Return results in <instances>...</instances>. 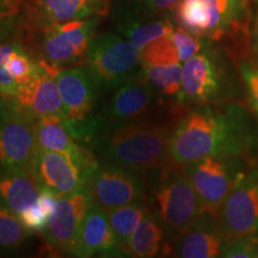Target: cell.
Segmentation results:
<instances>
[{"mask_svg": "<svg viewBox=\"0 0 258 258\" xmlns=\"http://www.w3.org/2000/svg\"><path fill=\"white\" fill-rule=\"evenodd\" d=\"M97 22L98 17L92 16L43 28L21 25L16 38L55 77L61 69L86 64Z\"/></svg>", "mask_w": 258, "mask_h": 258, "instance_id": "obj_4", "label": "cell"}, {"mask_svg": "<svg viewBox=\"0 0 258 258\" xmlns=\"http://www.w3.org/2000/svg\"><path fill=\"white\" fill-rule=\"evenodd\" d=\"M57 198L55 192L48 188H41L36 202L19 214L22 224L27 230L32 232H42L47 227L49 219L55 211Z\"/></svg>", "mask_w": 258, "mask_h": 258, "instance_id": "obj_25", "label": "cell"}, {"mask_svg": "<svg viewBox=\"0 0 258 258\" xmlns=\"http://www.w3.org/2000/svg\"><path fill=\"white\" fill-rule=\"evenodd\" d=\"M102 88L114 89L143 70L141 49L111 32L93 38L88 62Z\"/></svg>", "mask_w": 258, "mask_h": 258, "instance_id": "obj_8", "label": "cell"}, {"mask_svg": "<svg viewBox=\"0 0 258 258\" xmlns=\"http://www.w3.org/2000/svg\"><path fill=\"white\" fill-rule=\"evenodd\" d=\"M71 256H123L116 241L108 213L97 203H90Z\"/></svg>", "mask_w": 258, "mask_h": 258, "instance_id": "obj_18", "label": "cell"}, {"mask_svg": "<svg viewBox=\"0 0 258 258\" xmlns=\"http://www.w3.org/2000/svg\"><path fill=\"white\" fill-rule=\"evenodd\" d=\"M41 185L31 172L0 166V203L19 217L36 202Z\"/></svg>", "mask_w": 258, "mask_h": 258, "instance_id": "obj_21", "label": "cell"}, {"mask_svg": "<svg viewBox=\"0 0 258 258\" xmlns=\"http://www.w3.org/2000/svg\"><path fill=\"white\" fill-rule=\"evenodd\" d=\"M92 172L62 153L42 148H38L32 169L41 188L50 189L57 196L85 190Z\"/></svg>", "mask_w": 258, "mask_h": 258, "instance_id": "obj_15", "label": "cell"}, {"mask_svg": "<svg viewBox=\"0 0 258 258\" xmlns=\"http://www.w3.org/2000/svg\"><path fill=\"white\" fill-rule=\"evenodd\" d=\"M220 257L226 258H258V235H241L225 240Z\"/></svg>", "mask_w": 258, "mask_h": 258, "instance_id": "obj_32", "label": "cell"}, {"mask_svg": "<svg viewBox=\"0 0 258 258\" xmlns=\"http://www.w3.org/2000/svg\"><path fill=\"white\" fill-rule=\"evenodd\" d=\"M6 104L35 121L47 115L63 114L55 77L41 64L34 78L22 86L15 98Z\"/></svg>", "mask_w": 258, "mask_h": 258, "instance_id": "obj_16", "label": "cell"}, {"mask_svg": "<svg viewBox=\"0 0 258 258\" xmlns=\"http://www.w3.org/2000/svg\"><path fill=\"white\" fill-rule=\"evenodd\" d=\"M170 123L139 121L111 125L93 139L96 150L105 164L117 165L140 173L153 175L171 165Z\"/></svg>", "mask_w": 258, "mask_h": 258, "instance_id": "obj_3", "label": "cell"}, {"mask_svg": "<svg viewBox=\"0 0 258 258\" xmlns=\"http://www.w3.org/2000/svg\"><path fill=\"white\" fill-rule=\"evenodd\" d=\"M37 152L35 120L0 98V166L32 173Z\"/></svg>", "mask_w": 258, "mask_h": 258, "instance_id": "obj_11", "label": "cell"}, {"mask_svg": "<svg viewBox=\"0 0 258 258\" xmlns=\"http://www.w3.org/2000/svg\"><path fill=\"white\" fill-rule=\"evenodd\" d=\"M150 211V206L146 203V200H144V201L129 203V205L112 209L110 212H106L116 241L123 253L129 238L132 237L135 228Z\"/></svg>", "mask_w": 258, "mask_h": 258, "instance_id": "obj_23", "label": "cell"}, {"mask_svg": "<svg viewBox=\"0 0 258 258\" xmlns=\"http://www.w3.org/2000/svg\"><path fill=\"white\" fill-rule=\"evenodd\" d=\"M157 176L151 196L153 213L164 232L177 238L202 214L201 202L183 167L169 165Z\"/></svg>", "mask_w": 258, "mask_h": 258, "instance_id": "obj_5", "label": "cell"}, {"mask_svg": "<svg viewBox=\"0 0 258 258\" xmlns=\"http://www.w3.org/2000/svg\"><path fill=\"white\" fill-rule=\"evenodd\" d=\"M158 91L145 77L144 71L114 88V92L99 112L101 131L122 123L150 120L159 111ZM97 137V135H96Z\"/></svg>", "mask_w": 258, "mask_h": 258, "instance_id": "obj_10", "label": "cell"}, {"mask_svg": "<svg viewBox=\"0 0 258 258\" xmlns=\"http://www.w3.org/2000/svg\"><path fill=\"white\" fill-rule=\"evenodd\" d=\"M173 25L167 19L163 21L139 22L135 19H127L120 27V32L127 40L132 41L135 46L143 49L148 43L163 36L171 35Z\"/></svg>", "mask_w": 258, "mask_h": 258, "instance_id": "obj_24", "label": "cell"}, {"mask_svg": "<svg viewBox=\"0 0 258 258\" xmlns=\"http://www.w3.org/2000/svg\"><path fill=\"white\" fill-rule=\"evenodd\" d=\"M217 221L224 240L258 234V161L238 176Z\"/></svg>", "mask_w": 258, "mask_h": 258, "instance_id": "obj_9", "label": "cell"}, {"mask_svg": "<svg viewBox=\"0 0 258 258\" xmlns=\"http://www.w3.org/2000/svg\"><path fill=\"white\" fill-rule=\"evenodd\" d=\"M99 15L95 0H27L21 25L43 28Z\"/></svg>", "mask_w": 258, "mask_h": 258, "instance_id": "obj_19", "label": "cell"}, {"mask_svg": "<svg viewBox=\"0 0 258 258\" xmlns=\"http://www.w3.org/2000/svg\"><path fill=\"white\" fill-rule=\"evenodd\" d=\"M180 62L178 51L170 35L157 38L141 49V64H172Z\"/></svg>", "mask_w": 258, "mask_h": 258, "instance_id": "obj_30", "label": "cell"}, {"mask_svg": "<svg viewBox=\"0 0 258 258\" xmlns=\"http://www.w3.org/2000/svg\"><path fill=\"white\" fill-rule=\"evenodd\" d=\"M171 40L173 41L178 51L180 62H185L192 56H195L202 49L203 42L201 38L194 36L184 29L177 28L171 32Z\"/></svg>", "mask_w": 258, "mask_h": 258, "instance_id": "obj_33", "label": "cell"}, {"mask_svg": "<svg viewBox=\"0 0 258 258\" xmlns=\"http://www.w3.org/2000/svg\"><path fill=\"white\" fill-rule=\"evenodd\" d=\"M239 71L246 92L247 103L258 118V60L249 57L240 61Z\"/></svg>", "mask_w": 258, "mask_h": 258, "instance_id": "obj_31", "label": "cell"}, {"mask_svg": "<svg viewBox=\"0 0 258 258\" xmlns=\"http://www.w3.org/2000/svg\"><path fill=\"white\" fill-rule=\"evenodd\" d=\"M144 74L151 85L161 95L179 96L182 90L183 67L179 62L172 64L144 66Z\"/></svg>", "mask_w": 258, "mask_h": 258, "instance_id": "obj_26", "label": "cell"}, {"mask_svg": "<svg viewBox=\"0 0 258 258\" xmlns=\"http://www.w3.org/2000/svg\"><path fill=\"white\" fill-rule=\"evenodd\" d=\"M164 228L153 212H148L135 228L124 247V253L135 258H151L159 253Z\"/></svg>", "mask_w": 258, "mask_h": 258, "instance_id": "obj_22", "label": "cell"}, {"mask_svg": "<svg viewBox=\"0 0 258 258\" xmlns=\"http://www.w3.org/2000/svg\"><path fill=\"white\" fill-rule=\"evenodd\" d=\"M180 0H147V5L152 11L158 14L175 11Z\"/></svg>", "mask_w": 258, "mask_h": 258, "instance_id": "obj_34", "label": "cell"}, {"mask_svg": "<svg viewBox=\"0 0 258 258\" xmlns=\"http://www.w3.org/2000/svg\"><path fill=\"white\" fill-rule=\"evenodd\" d=\"M27 0H0V43L17 36Z\"/></svg>", "mask_w": 258, "mask_h": 258, "instance_id": "obj_29", "label": "cell"}, {"mask_svg": "<svg viewBox=\"0 0 258 258\" xmlns=\"http://www.w3.org/2000/svg\"><path fill=\"white\" fill-rule=\"evenodd\" d=\"M241 102L200 105L179 118L169 139V159L183 167L215 154L258 160V122Z\"/></svg>", "mask_w": 258, "mask_h": 258, "instance_id": "obj_1", "label": "cell"}, {"mask_svg": "<svg viewBox=\"0 0 258 258\" xmlns=\"http://www.w3.org/2000/svg\"><path fill=\"white\" fill-rule=\"evenodd\" d=\"M252 163L253 160L244 157L215 154L183 166L198 194L202 213H207L218 220L225 200L238 176Z\"/></svg>", "mask_w": 258, "mask_h": 258, "instance_id": "obj_7", "label": "cell"}, {"mask_svg": "<svg viewBox=\"0 0 258 258\" xmlns=\"http://www.w3.org/2000/svg\"><path fill=\"white\" fill-rule=\"evenodd\" d=\"M63 115L72 125L80 143L92 141L101 131L99 114H97L102 85L97 77L85 66L61 69L55 73Z\"/></svg>", "mask_w": 258, "mask_h": 258, "instance_id": "obj_6", "label": "cell"}, {"mask_svg": "<svg viewBox=\"0 0 258 258\" xmlns=\"http://www.w3.org/2000/svg\"><path fill=\"white\" fill-rule=\"evenodd\" d=\"M226 86L225 66L219 61L217 54L206 50L185 61L179 99L198 105L211 104L219 101Z\"/></svg>", "mask_w": 258, "mask_h": 258, "instance_id": "obj_13", "label": "cell"}, {"mask_svg": "<svg viewBox=\"0 0 258 258\" xmlns=\"http://www.w3.org/2000/svg\"><path fill=\"white\" fill-rule=\"evenodd\" d=\"M224 238L217 219L207 213L176 238L175 254L183 258H214L221 254Z\"/></svg>", "mask_w": 258, "mask_h": 258, "instance_id": "obj_20", "label": "cell"}, {"mask_svg": "<svg viewBox=\"0 0 258 258\" xmlns=\"http://www.w3.org/2000/svg\"><path fill=\"white\" fill-rule=\"evenodd\" d=\"M90 203L86 190L57 198L55 211L42 232L44 246L50 253H71Z\"/></svg>", "mask_w": 258, "mask_h": 258, "instance_id": "obj_14", "label": "cell"}, {"mask_svg": "<svg viewBox=\"0 0 258 258\" xmlns=\"http://www.w3.org/2000/svg\"><path fill=\"white\" fill-rule=\"evenodd\" d=\"M90 199L106 212L146 200L144 176L124 167L102 164L93 170L86 185Z\"/></svg>", "mask_w": 258, "mask_h": 258, "instance_id": "obj_12", "label": "cell"}, {"mask_svg": "<svg viewBox=\"0 0 258 258\" xmlns=\"http://www.w3.org/2000/svg\"><path fill=\"white\" fill-rule=\"evenodd\" d=\"M97 6H98L99 10V15L101 16H105L108 14L109 10V0H95Z\"/></svg>", "mask_w": 258, "mask_h": 258, "instance_id": "obj_36", "label": "cell"}, {"mask_svg": "<svg viewBox=\"0 0 258 258\" xmlns=\"http://www.w3.org/2000/svg\"><path fill=\"white\" fill-rule=\"evenodd\" d=\"M2 66L5 67V70L15 79V82L21 89L22 86L34 78L35 73L37 72L38 67H40V63L29 53L27 48L21 43L16 48L14 53L9 56V59L4 63H2Z\"/></svg>", "mask_w": 258, "mask_h": 258, "instance_id": "obj_28", "label": "cell"}, {"mask_svg": "<svg viewBox=\"0 0 258 258\" xmlns=\"http://www.w3.org/2000/svg\"><path fill=\"white\" fill-rule=\"evenodd\" d=\"M30 234L21 219L0 203V251L18 250Z\"/></svg>", "mask_w": 258, "mask_h": 258, "instance_id": "obj_27", "label": "cell"}, {"mask_svg": "<svg viewBox=\"0 0 258 258\" xmlns=\"http://www.w3.org/2000/svg\"><path fill=\"white\" fill-rule=\"evenodd\" d=\"M175 19L194 36L224 42L237 62L251 57V0H180Z\"/></svg>", "mask_w": 258, "mask_h": 258, "instance_id": "obj_2", "label": "cell"}, {"mask_svg": "<svg viewBox=\"0 0 258 258\" xmlns=\"http://www.w3.org/2000/svg\"><path fill=\"white\" fill-rule=\"evenodd\" d=\"M35 125L38 148L62 153L90 170L98 166L91 152L82 146L63 114L43 116L35 121Z\"/></svg>", "mask_w": 258, "mask_h": 258, "instance_id": "obj_17", "label": "cell"}, {"mask_svg": "<svg viewBox=\"0 0 258 258\" xmlns=\"http://www.w3.org/2000/svg\"><path fill=\"white\" fill-rule=\"evenodd\" d=\"M258 5V0H254ZM251 51L253 59L258 60V6L256 11H252V22H251Z\"/></svg>", "mask_w": 258, "mask_h": 258, "instance_id": "obj_35", "label": "cell"}]
</instances>
